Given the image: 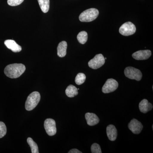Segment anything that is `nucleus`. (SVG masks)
<instances>
[{"label":"nucleus","mask_w":153,"mask_h":153,"mask_svg":"<svg viewBox=\"0 0 153 153\" xmlns=\"http://www.w3.org/2000/svg\"><path fill=\"white\" fill-rule=\"evenodd\" d=\"M152 52L149 50H140L134 52L132 55L134 59L137 60H145L149 58Z\"/></svg>","instance_id":"nucleus-10"},{"label":"nucleus","mask_w":153,"mask_h":153,"mask_svg":"<svg viewBox=\"0 0 153 153\" xmlns=\"http://www.w3.org/2000/svg\"><path fill=\"white\" fill-rule=\"evenodd\" d=\"M118 83L115 79L110 78L108 79L102 88L103 93H109L113 92L118 88Z\"/></svg>","instance_id":"nucleus-8"},{"label":"nucleus","mask_w":153,"mask_h":153,"mask_svg":"<svg viewBox=\"0 0 153 153\" xmlns=\"http://www.w3.org/2000/svg\"><path fill=\"white\" fill-rule=\"evenodd\" d=\"M85 118L87 124L90 126H95L99 123L100 119L95 114L92 113H86L85 114Z\"/></svg>","instance_id":"nucleus-11"},{"label":"nucleus","mask_w":153,"mask_h":153,"mask_svg":"<svg viewBox=\"0 0 153 153\" xmlns=\"http://www.w3.org/2000/svg\"><path fill=\"white\" fill-rule=\"evenodd\" d=\"M77 90H79V88H77Z\"/></svg>","instance_id":"nucleus-25"},{"label":"nucleus","mask_w":153,"mask_h":153,"mask_svg":"<svg viewBox=\"0 0 153 153\" xmlns=\"http://www.w3.org/2000/svg\"><path fill=\"white\" fill-rule=\"evenodd\" d=\"M41 100V95L38 91H34L28 96L26 102L25 108L28 111L33 110L36 106Z\"/></svg>","instance_id":"nucleus-2"},{"label":"nucleus","mask_w":153,"mask_h":153,"mask_svg":"<svg viewBox=\"0 0 153 153\" xmlns=\"http://www.w3.org/2000/svg\"><path fill=\"white\" fill-rule=\"evenodd\" d=\"M124 74L128 78L140 81L142 78V74L139 69L133 67H127L124 70Z\"/></svg>","instance_id":"nucleus-4"},{"label":"nucleus","mask_w":153,"mask_h":153,"mask_svg":"<svg viewBox=\"0 0 153 153\" xmlns=\"http://www.w3.org/2000/svg\"><path fill=\"white\" fill-rule=\"evenodd\" d=\"M4 44L8 49H10L13 52H19L22 51V47L14 40H6L4 41Z\"/></svg>","instance_id":"nucleus-12"},{"label":"nucleus","mask_w":153,"mask_h":153,"mask_svg":"<svg viewBox=\"0 0 153 153\" xmlns=\"http://www.w3.org/2000/svg\"><path fill=\"white\" fill-rule=\"evenodd\" d=\"M26 70V67L22 63H14L8 65L4 72L7 76L12 79L20 77Z\"/></svg>","instance_id":"nucleus-1"},{"label":"nucleus","mask_w":153,"mask_h":153,"mask_svg":"<svg viewBox=\"0 0 153 153\" xmlns=\"http://www.w3.org/2000/svg\"><path fill=\"white\" fill-rule=\"evenodd\" d=\"M139 109L140 111L143 113H146L148 111L152 109L153 105L149 102L147 100L143 99L140 102Z\"/></svg>","instance_id":"nucleus-14"},{"label":"nucleus","mask_w":153,"mask_h":153,"mask_svg":"<svg viewBox=\"0 0 153 153\" xmlns=\"http://www.w3.org/2000/svg\"><path fill=\"white\" fill-rule=\"evenodd\" d=\"M7 127L4 123L0 121V139L5 136L7 134Z\"/></svg>","instance_id":"nucleus-21"},{"label":"nucleus","mask_w":153,"mask_h":153,"mask_svg":"<svg viewBox=\"0 0 153 153\" xmlns=\"http://www.w3.org/2000/svg\"><path fill=\"white\" fill-rule=\"evenodd\" d=\"M41 10L44 13H47L49 10V0H38Z\"/></svg>","instance_id":"nucleus-17"},{"label":"nucleus","mask_w":153,"mask_h":153,"mask_svg":"<svg viewBox=\"0 0 153 153\" xmlns=\"http://www.w3.org/2000/svg\"><path fill=\"white\" fill-rule=\"evenodd\" d=\"M91 153H102L100 146L98 144L96 143H94L91 145Z\"/></svg>","instance_id":"nucleus-22"},{"label":"nucleus","mask_w":153,"mask_h":153,"mask_svg":"<svg viewBox=\"0 0 153 153\" xmlns=\"http://www.w3.org/2000/svg\"><path fill=\"white\" fill-rule=\"evenodd\" d=\"M128 127L133 133L138 134L140 133L142 130L143 126L139 121L135 119H133L128 123Z\"/></svg>","instance_id":"nucleus-9"},{"label":"nucleus","mask_w":153,"mask_h":153,"mask_svg":"<svg viewBox=\"0 0 153 153\" xmlns=\"http://www.w3.org/2000/svg\"><path fill=\"white\" fill-rule=\"evenodd\" d=\"M44 126L47 134L50 136L55 135L57 133L56 123L52 119H46L44 121Z\"/></svg>","instance_id":"nucleus-7"},{"label":"nucleus","mask_w":153,"mask_h":153,"mask_svg":"<svg viewBox=\"0 0 153 153\" xmlns=\"http://www.w3.org/2000/svg\"><path fill=\"white\" fill-rule=\"evenodd\" d=\"M86 76L82 73H79L76 75L75 79V82L77 85H80L85 82Z\"/></svg>","instance_id":"nucleus-20"},{"label":"nucleus","mask_w":153,"mask_h":153,"mask_svg":"<svg viewBox=\"0 0 153 153\" xmlns=\"http://www.w3.org/2000/svg\"><path fill=\"white\" fill-rule=\"evenodd\" d=\"M27 142L31 148V152L32 153H39L38 145L35 141H34L33 139L28 137L27 139Z\"/></svg>","instance_id":"nucleus-18"},{"label":"nucleus","mask_w":153,"mask_h":153,"mask_svg":"<svg viewBox=\"0 0 153 153\" xmlns=\"http://www.w3.org/2000/svg\"><path fill=\"white\" fill-rule=\"evenodd\" d=\"M68 153H82V152H80L78 149H72L71 150L68 152Z\"/></svg>","instance_id":"nucleus-24"},{"label":"nucleus","mask_w":153,"mask_h":153,"mask_svg":"<svg viewBox=\"0 0 153 153\" xmlns=\"http://www.w3.org/2000/svg\"><path fill=\"white\" fill-rule=\"evenodd\" d=\"M67 44L65 41L60 42L57 47V55L60 57H63L66 56Z\"/></svg>","instance_id":"nucleus-15"},{"label":"nucleus","mask_w":153,"mask_h":153,"mask_svg":"<svg viewBox=\"0 0 153 153\" xmlns=\"http://www.w3.org/2000/svg\"><path fill=\"white\" fill-rule=\"evenodd\" d=\"M106 133L108 139L111 141L116 140L117 136V131L115 126L109 125L107 127Z\"/></svg>","instance_id":"nucleus-13"},{"label":"nucleus","mask_w":153,"mask_h":153,"mask_svg":"<svg viewBox=\"0 0 153 153\" xmlns=\"http://www.w3.org/2000/svg\"><path fill=\"white\" fill-rule=\"evenodd\" d=\"M105 59L102 54H97L93 59L88 62V65L90 68L94 69H98L104 65Z\"/></svg>","instance_id":"nucleus-6"},{"label":"nucleus","mask_w":153,"mask_h":153,"mask_svg":"<svg viewBox=\"0 0 153 153\" xmlns=\"http://www.w3.org/2000/svg\"><path fill=\"white\" fill-rule=\"evenodd\" d=\"M136 31L135 26L131 22L124 23L120 28L119 32L123 36H128L133 35Z\"/></svg>","instance_id":"nucleus-5"},{"label":"nucleus","mask_w":153,"mask_h":153,"mask_svg":"<svg viewBox=\"0 0 153 153\" xmlns=\"http://www.w3.org/2000/svg\"><path fill=\"white\" fill-rule=\"evenodd\" d=\"M99 12L97 9L91 8L83 11L79 16V20L82 22H89L94 21L98 17Z\"/></svg>","instance_id":"nucleus-3"},{"label":"nucleus","mask_w":153,"mask_h":153,"mask_svg":"<svg viewBox=\"0 0 153 153\" xmlns=\"http://www.w3.org/2000/svg\"><path fill=\"white\" fill-rule=\"evenodd\" d=\"M77 39L80 44H85L88 40V34L85 31H82L78 34Z\"/></svg>","instance_id":"nucleus-19"},{"label":"nucleus","mask_w":153,"mask_h":153,"mask_svg":"<svg viewBox=\"0 0 153 153\" xmlns=\"http://www.w3.org/2000/svg\"><path fill=\"white\" fill-rule=\"evenodd\" d=\"M65 92L67 96L69 97H74L78 94L77 88L72 85H68L65 91Z\"/></svg>","instance_id":"nucleus-16"},{"label":"nucleus","mask_w":153,"mask_h":153,"mask_svg":"<svg viewBox=\"0 0 153 153\" xmlns=\"http://www.w3.org/2000/svg\"><path fill=\"white\" fill-rule=\"evenodd\" d=\"M24 1V0H7V3L9 5L14 7L19 5Z\"/></svg>","instance_id":"nucleus-23"}]
</instances>
